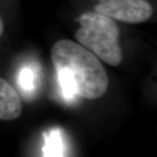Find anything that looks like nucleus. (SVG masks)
Masks as SVG:
<instances>
[{"instance_id": "obj_8", "label": "nucleus", "mask_w": 157, "mask_h": 157, "mask_svg": "<svg viewBox=\"0 0 157 157\" xmlns=\"http://www.w3.org/2000/svg\"><path fill=\"white\" fill-rule=\"evenodd\" d=\"M4 23H3V20H2V18L0 17V37L2 36V34L4 33Z\"/></svg>"}, {"instance_id": "obj_4", "label": "nucleus", "mask_w": 157, "mask_h": 157, "mask_svg": "<svg viewBox=\"0 0 157 157\" xmlns=\"http://www.w3.org/2000/svg\"><path fill=\"white\" fill-rule=\"evenodd\" d=\"M20 96L6 79L0 78V120L13 121L21 115Z\"/></svg>"}, {"instance_id": "obj_5", "label": "nucleus", "mask_w": 157, "mask_h": 157, "mask_svg": "<svg viewBox=\"0 0 157 157\" xmlns=\"http://www.w3.org/2000/svg\"><path fill=\"white\" fill-rule=\"evenodd\" d=\"M45 145L42 151L45 156H64L66 155V144L64 135L60 129L52 128L43 134Z\"/></svg>"}, {"instance_id": "obj_2", "label": "nucleus", "mask_w": 157, "mask_h": 157, "mask_svg": "<svg viewBox=\"0 0 157 157\" xmlns=\"http://www.w3.org/2000/svg\"><path fill=\"white\" fill-rule=\"evenodd\" d=\"M78 42L107 64L116 67L123 59L120 31L111 17L98 12H86L78 17Z\"/></svg>"}, {"instance_id": "obj_6", "label": "nucleus", "mask_w": 157, "mask_h": 157, "mask_svg": "<svg viewBox=\"0 0 157 157\" xmlns=\"http://www.w3.org/2000/svg\"><path fill=\"white\" fill-rule=\"evenodd\" d=\"M17 85L25 95H30L35 92L39 85L38 71L33 66L23 67L17 76Z\"/></svg>"}, {"instance_id": "obj_3", "label": "nucleus", "mask_w": 157, "mask_h": 157, "mask_svg": "<svg viewBox=\"0 0 157 157\" xmlns=\"http://www.w3.org/2000/svg\"><path fill=\"white\" fill-rule=\"evenodd\" d=\"M95 12L129 24L147 21L153 14V7L147 0H97Z\"/></svg>"}, {"instance_id": "obj_1", "label": "nucleus", "mask_w": 157, "mask_h": 157, "mask_svg": "<svg viewBox=\"0 0 157 157\" xmlns=\"http://www.w3.org/2000/svg\"><path fill=\"white\" fill-rule=\"evenodd\" d=\"M51 57L55 69L64 68L71 74L78 97L96 100L107 92L109 80L105 68L83 45L62 39L52 46Z\"/></svg>"}, {"instance_id": "obj_7", "label": "nucleus", "mask_w": 157, "mask_h": 157, "mask_svg": "<svg viewBox=\"0 0 157 157\" xmlns=\"http://www.w3.org/2000/svg\"><path fill=\"white\" fill-rule=\"evenodd\" d=\"M55 70L58 75L59 86L63 98L69 102L74 101L78 97V94L73 77L67 70L64 68H58Z\"/></svg>"}]
</instances>
